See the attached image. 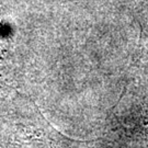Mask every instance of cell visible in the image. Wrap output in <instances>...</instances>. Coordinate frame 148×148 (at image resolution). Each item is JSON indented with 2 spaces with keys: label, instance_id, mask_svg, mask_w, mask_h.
Segmentation results:
<instances>
[{
  "label": "cell",
  "instance_id": "cell-1",
  "mask_svg": "<svg viewBox=\"0 0 148 148\" xmlns=\"http://www.w3.org/2000/svg\"><path fill=\"white\" fill-rule=\"evenodd\" d=\"M144 8H145V10H144L143 14L144 16H146L148 19V0H145V3H144Z\"/></svg>",
  "mask_w": 148,
  "mask_h": 148
}]
</instances>
